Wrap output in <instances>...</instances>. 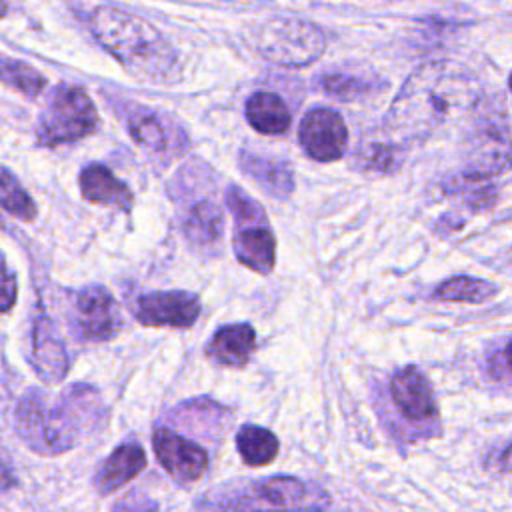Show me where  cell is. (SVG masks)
I'll list each match as a JSON object with an SVG mask.
<instances>
[{"mask_svg":"<svg viewBox=\"0 0 512 512\" xmlns=\"http://www.w3.org/2000/svg\"><path fill=\"white\" fill-rule=\"evenodd\" d=\"M146 468V454L138 442H124L116 450L110 452V456L100 466L94 484L96 490L106 496L124 484H128L132 478H136Z\"/></svg>","mask_w":512,"mask_h":512,"instance_id":"obj_17","label":"cell"},{"mask_svg":"<svg viewBox=\"0 0 512 512\" xmlns=\"http://www.w3.org/2000/svg\"><path fill=\"white\" fill-rule=\"evenodd\" d=\"M322 82V88L342 100H348V98H358L366 92H370V86L358 78H352V76H342V74H328L324 78H320Z\"/></svg>","mask_w":512,"mask_h":512,"instance_id":"obj_26","label":"cell"},{"mask_svg":"<svg viewBox=\"0 0 512 512\" xmlns=\"http://www.w3.org/2000/svg\"><path fill=\"white\" fill-rule=\"evenodd\" d=\"M300 144L318 162L342 158L348 144V128L332 108H312L300 122Z\"/></svg>","mask_w":512,"mask_h":512,"instance_id":"obj_9","label":"cell"},{"mask_svg":"<svg viewBox=\"0 0 512 512\" xmlns=\"http://www.w3.org/2000/svg\"><path fill=\"white\" fill-rule=\"evenodd\" d=\"M508 86H510V92H512V74H510V80H508Z\"/></svg>","mask_w":512,"mask_h":512,"instance_id":"obj_32","label":"cell"},{"mask_svg":"<svg viewBox=\"0 0 512 512\" xmlns=\"http://www.w3.org/2000/svg\"><path fill=\"white\" fill-rule=\"evenodd\" d=\"M74 324L84 340H108L118 332L120 318L112 294L100 284H88L74 294Z\"/></svg>","mask_w":512,"mask_h":512,"instance_id":"obj_12","label":"cell"},{"mask_svg":"<svg viewBox=\"0 0 512 512\" xmlns=\"http://www.w3.org/2000/svg\"><path fill=\"white\" fill-rule=\"evenodd\" d=\"M484 464H486V468L498 470V472H508V470H512V442H510V444H502V446L496 448V450H490V452L486 454Z\"/></svg>","mask_w":512,"mask_h":512,"instance_id":"obj_29","label":"cell"},{"mask_svg":"<svg viewBox=\"0 0 512 512\" xmlns=\"http://www.w3.org/2000/svg\"><path fill=\"white\" fill-rule=\"evenodd\" d=\"M98 126L96 108L84 88L58 84L38 118L36 138L42 146L76 142L92 134Z\"/></svg>","mask_w":512,"mask_h":512,"instance_id":"obj_6","label":"cell"},{"mask_svg":"<svg viewBox=\"0 0 512 512\" xmlns=\"http://www.w3.org/2000/svg\"><path fill=\"white\" fill-rule=\"evenodd\" d=\"M226 204L234 216L232 248L236 260L258 274H270L276 262V238L266 212L238 186L228 188Z\"/></svg>","mask_w":512,"mask_h":512,"instance_id":"obj_4","label":"cell"},{"mask_svg":"<svg viewBox=\"0 0 512 512\" xmlns=\"http://www.w3.org/2000/svg\"><path fill=\"white\" fill-rule=\"evenodd\" d=\"M16 432L24 444L44 456L68 452L78 436L68 426L58 400L48 402L38 388H30L18 400L14 410Z\"/></svg>","mask_w":512,"mask_h":512,"instance_id":"obj_5","label":"cell"},{"mask_svg":"<svg viewBox=\"0 0 512 512\" xmlns=\"http://www.w3.org/2000/svg\"><path fill=\"white\" fill-rule=\"evenodd\" d=\"M16 300V278L8 272L4 266V302H2V312H8Z\"/></svg>","mask_w":512,"mask_h":512,"instance_id":"obj_30","label":"cell"},{"mask_svg":"<svg viewBox=\"0 0 512 512\" xmlns=\"http://www.w3.org/2000/svg\"><path fill=\"white\" fill-rule=\"evenodd\" d=\"M364 164L370 170H380V172H390L398 164L396 148L388 144H372L366 148L364 154Z\"/></svg>","mask_w":512,"mask_h":512,"instance_id":"obj_28","label":"cell"},{"mask_svg":"<svg viewBox=\"0 0 512 512\" xmlns=\"http://www.w3.org/2000/svg\"><path fill=\"white\" fill-rule=\"evenodd\" d=\"M158 510L160 506L156 500H152L146 492L132 488L120 500L114 502L110 512H158Z\"/></svg>","mask_w":512,"mask_h":512,"instance_id":"obj_27","label":"cell"},{"mask_svg":"<svg viewBox=\"0 0 512 512\" xmlns=\"http://www.w3.org/2000/svg\"><path fill=\"white\" fill-rule=\"evenodd\" d=\"M124 108L128 132L138 144L164 158H174L186 150L188 140L184 130L168 116L132 102L124 104Z\"/></svg>","mask_w":512,"mask_h":512,"instance_id":"obj_8","label":"cell"},{"mask_svg":"<svg viewBox=\"0 0 512 512\" xmlns=\"http://www.w3.org/2000/svg\"><path fill=\"white\" fill-rule=\"evenodd\" d=\"M94 38L124 70L140 82L174 84L180 62L170 42L146 20L112 6H100L90 16Z\"/></svg>","mask_w":512,"mask_h":512,"instance_id":"obj_1","label":"cell"},{"mask_svg":"<svg viewBox=\"0 0 512 512\" xmlns=\"http://www.w3.org/2000/svg\"><path fill=\"white\" fill-rule=\"evenodd\" d=\"M152 448L160 466L174 480L184 484L202 478L210 466L208 452L200 444L176 434L170 428H158L154 432Z\"/></svg>","mask_w":512,"mask_h":512,"instance_id":"obj_11","label":"cell"},{"mask_svg":"<svg viewBox=\"0 0 512 512\" xmlns=\"http://www.w3.org/2000/svg\"><path fill=\"white\" fill-rule=\"evenodd\" d=\"M246 120L262 134H284L292 116L284 100L272 92H254L246 102Z\"/></svg>","mask_w":512,"mask_h":512,"instance_id":"obj_20","label":"cell"},{"mask_svg":"<svg viewBox=\"0 0 512 512\" xmlns=\"http://www.w3.org/2000/svg\"><path fill=\"white\" fill-rule=\"evenodd\" d=\"M390 396L400 414L410 422H432L438 416L432 386L416 366H404L394 372Z\"/></svg>","mask_w":512,"mask_h":512,"instance_id":"obj_13","label":"cell"},{"mask_svg":"<svg viewBox=\"0 0 512 512\" xmlns=\"http://www.w3.org/2000/svg\"><path fill=\"white\" fill-rule=\"evenodd\" d=\"M256 348V332L250 324H228L214 332L206 356L224 366H244Z\"/></svg>","mask_w":512,"mask_h":512,"instance_id":"obj_18","label":"cell"},{"mask_svg":"<svg viewBox=\"0 0 512 512\" xmlns=\"http://www.w3.org/2000/svg\"><path fill=\"white\" fill-rule=\"evenodd\" d=\"M330 494L294 476H268L226 486L198 500L200 512H326Z\"/></svg>","mask_w":512,"mask_h":512,"instance_id":"obj_2","label":"cell"},{"mask_svg":"<svg viewBox=\"0 0 512 512\" xmlns=\"http://www.w3.org/2000/svg\"><path fill=\"white\" fill-rule=\"evenodd\" d=\"M498 286L482 280V278H470V276H454L446 282H442L434 298L444 300V302H470V304H480L496 296Z\"/></svg>","mask_w":512,"mask_h":512,"instance_id":"obj_23","label":"cell"},{"mask_svg":"<svg viewBox=\"0 0 512 512\" xmlns=\"http://www.w3.org/2000/svg\"><path fill=\"white\" fill-rule=\"evenodd\" d=\"M512 164V140L502 112H484L468 138V180H486Z\"/></svg>","mask_w":512,"mask_h":512,"instance_id":"obj_7","label":"cell"},{"mask_svg":"<svg viewBox=\"0 0 512 512\" xmlns=\"http://www.w3.org/2000/svg\"><path fill=\"white\" fill-rule=\"evenodd\" d=\"M2 80L4 84L14 86L26 96H38L46 86L44 76L36 68H32L22 60H12V58L2 60Z\"/></svg>","mask_w":512,"mask_h":512,"instance_id":"obj_25","label":"cell"},{"mask_svg":"<svg viewBox=\"0 0 512 512\" xmlns=\"http://www.w3.org/2000/svg\"><path fill=\"white\" fill-rule=\"evenodd\" d=\"M56 400L60 402L64 416L78 438L104 426L108 418V408L98 390L88 384H72Z\"/></svg>","mask_w":512,"mask_h":512,"instance_id":"obj_15","label":"cell"},{"mask_svg":"<svg viewBox=\"0 0 512 512\" xmlns=\"http://www.w3.org/2000/svg\"><path fill=\"white\" fill-rule=\"evenodd\" d=\"M236 450L244 464L260 468L278 456L280 444L272 430L258 424H244L236 434Z\"/></svg>","mask_w":512,"mask_h":512,"instance_id":"obj_21","label":"cell"},{"mask_svg":"<svg viewBox=\"0 0 512 512\" xmlns=\"http://www.w3.org/2000/svg\"><path fill=\"white\" fill-rule=\"evenodd\" d=\"M0 202L6 212L20 220H34L36 218V204L28 196V192L20 186V182L12 176L8 168L2 170V182H0Z\"/></svg>","mask_w":512,"mask_h":512,"instance_id":"obj_24","label":"cell"},{"mask_svg":"<svg viewBox=\"0 0 512 512\" xmlns=\"http://www.w3.org/2000/svg\"><path fill=\"white\" fill-rule=\"evenodd\" d=\"M256 50L278 66H306L320 58L326 48L324 32L308 20L276 16L266 18L250 30Z\"/></svg>","mask_w":512,"mask_h":512,"instance_id":"obj_3","label":"cell"},{"mask_svg":"<svg viewBox=\"0 0 512 512\" xmlns=\"http://www.w3.org/2000/svg\"><path fill=\"white\" fill-rule=\"evenodd\" d=\"M32 366L36 374L48 382H60L68 372V356L54 324L46 316H38L32 328Z\"/></svg>","mask_w":512,"mask_h":512,"instance_id":"obj_14","label":"cell"},{"mask_svg":"<svg viewBox=\"0 0 512 512\" xmlns=\"http://www.w3.org/2000/svg\"><path fill=\"white\" fill-rule=\"evenodd\" d=\"M78 184L84 200L92 204L118 208L122 212H130L132 208L130 188L102 164H88L80 172Z\"/></svg>","mask_w":512,"mask_h":512,"instance_id":"obj_16","label":"cell"},{"mask_svg":"<svg viewBox=\"0 0 512 512\" xmlns=\"http://www.w3.org/2000/svg\"><path fill=\"white\" fill-rule=\"evenodd\" d=\"M200 316V300L186 290H162L142 294L134 306V318L144 326L188 328Z\"/></svg>","mask_w":512,"mask_h":512,"instance_id":"obj_10","label":"cell"},{"mask_svg":"<svg viewBox=\"0 0 512 512\" xmlns=\"http://www.w3.org/2000/svg\"><path fill=\"white\" fill-rule=\"evenodd\" d=\"M222 228L224 220L220 208L214 202L204 200L192 206L184 224V234L192 246L208 248L220 240Z\"/></svg>","mask_w":512,"mask_h":512,"instance_id":"obj_22","label":"cell"},{"mask_svg":"<svg viewBox=\"0 0 512 512\" xmlns=\"http://www.w3.org/2000/svg\"><path fill=\"white\" fill-rule=\"evenodd\" d=\"M238 166L248 178H252L266 194L274 198L286 200L294 190V174L286 162L270 160L242 150L238 154Z\"/></svg>","mask_w":512,"mask_h":512,"instance_id":"obj_19","label":"cell"},{"mask_svg":"<svg viewBox=\"0 0 512 512\" xmlns=\"http://www.w3.org/2000/svg\"><path fill=\"white\" fill-rule=\"evenodd\" d=\"M506 362H508V366L512 368V342H510L508 348H506Z\"/></svg>","mask_w":512,"mask_h":512,"instance_id":"obj_31","label":"cell"}]
</instances>
